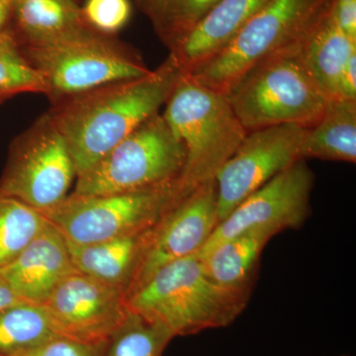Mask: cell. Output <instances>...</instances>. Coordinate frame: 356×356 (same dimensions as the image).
<instances>
[{"label":"cell","instance_id":"15","mask_svg":"<svg viewBox=\"0 0 356 356\" xmlns=\"http://www.w3.org/2000/svg\"><path fill=\"white\" fill-rule=\"evenodd\" d=\"M269 1L219 0L170 55L185 74H191L221 53Z\"/></svg>","mask_w":356,"mask_h":356},{"label":"cell","instance_id":"11","mask_svg":"<svg viewBox=\"0 0 356 356\" xmlns=\"http://www.w3.org/2000/svg\"><path fill=\"white\" fill-rule=\"evenodd\" d=\"M306 129L286 124L248 133L215 177L219 222L248 196L302 159Z\"/></svg>","mask_w":356,"mask_h":356},{"label":"cell","instance_id":"29","mask_svg":"<svg viewBox=\"0 0 356 356\" xmlns=\"http://www.w3.org/2000/svg\"><path fill=\"white\" fill-rule=\"evenodd\" d=\"M339 98L356 102V53L351 55L344 65L339 81Z\"/></svg>","mask_w":356,"mask_h":356},{"label":"cell","instance_id":"19","mask_svg":"<svg viewBox=\"0 0 356 356\" xmlns=\"http://www.w3.org/2000/svg\"><path fill=\"white\" fill-rule=\"evenodd\" d=\"M301 158L355 163L356 102L329 99L317 123L306 129Z\"/></svg>","mask_w":356,"mask_h":356},{"label":"cell","instance_id":"18","mask_svg":"<svg viewBox=\"0 0 356 356\" xmlns=\"http://www.w3.org/2000/svg\"><path fill=\"white\" fill-rule=\"evenodd\" d=\"M325 10L302 40L301 56L309 74L325 97L336 99L344 65L356 53V40L332 24Z\"/></svg>","mask_w":356,"mask_h":356},{"label":"cell","instance_id":"16","mask_svg":"<svg viewBox=\"0 0 356 356\" xmlns=\"http://www.w3.org/2000/svg\"><path fill=\"white\" fill-rule=\"evenodd\" d=\"M152 228L103 242L76 245L67 241L74 268L127 295Z\"/></svg>","mask_w":356,"mask_h":356},{"label":"cell","instance_id":"12","mask_svg":"<svg viewBox=\"0 0 356 356\" xmlns=\"http://www.w3.org/2000/svg\"><path fill=\"white\" fill-rule=\"evenodd\" d=\"M313 186L314 173L305 159H300L238 204L217 225L197 254H206L218 243L252 229L278 234L299 228L310 214Z\"/></svg>","mask_w":356,"mask_h":356},{"label":"cell","instance_id":"22","mask_svg":"<svg viewBox=\"0 0 356 356\" xmlns=\"http://www.w3.org/2000/svg\"><path fill=\"white\" fill-rule=\"evenodd\" d=\"M58 337L42 305L20 304L0 312V356L32 348Z\"/></svg>","mask_w":356,"mask_h":356},{"label":"cell","instance_id":"10","mask_svg":"<svg viewBox=\"0 0 356 356\" xmlns=\"http://www.w3.org/2000/svg\"><path fill=\"white\" fill-rule=\"evenodd\" d=\"M58 337L88 346H106L130 316L125 294L74 271L42 305Z\"/></svg>","mask_w":356,"mask_h":356},{"label":"cell","instance_id":"28","mask_svg":"<svg viewBox=\"0 0 356 356\" xmlns=\"http://www.w3.org/2000/svg\"><path fill=\"white\" fill-rule=\"evenodd\" d=\"M325 15L346 36L356 40V0H330Z\"/></svg>","mask_w":356,"mask_h":356},{"label":"cell","instance_id":"20","mask_svg":"<svg viewBox=\"0 0 356 356\" xmlns=\"http://www.w3.org/2000/svg\"><path fill=\"white\" fill-rule=\"evenodd\" d=\"M276 234L269 229H252L218 243L198 255L211 280L222 286L250 288L262 250Z\"/></svg>","mask_w":356,"mask_h":356},{"label":"cell","instance_id":"4","mask_svg":"<svg viewBox=\"0 0 356 356\" xmlns=\"http://www.w3.org/2000/svg\"><path fill=\"white\" fill-rule=\"evenodd\" d=\"M20 49L43 77L44 95L51 104L103 84L137 79L151 72L133 47L116 35L102 34L90 27L51 43Z\"/></svg>","mask_w":356,"mask_h":356},{"label":"cell","instance_id":"9","mask_svg":"<svg viewBox=\"0 0 356 356\" xmlns=\"http://www.w3.org/2000/svg\"><path fill=\"white\" fill-rule=\"evenodd\" d=\"M74 178L76 166L67 142L46 112L11 144L0 178V196L43 212L67 197Z\"/></svg>","mask_w":356,"mask_h":356},{"label":"cell","instance_id":"7","mask_svg":"<svg viewBox=\"0 0 356 356\" xmlns=\"http://www.w3.org/2000/svg\"><path fill=\"white\" fill-rule=\"evenodd\" d=\"M185 165L184 144L159 112L76 177L72 193L103 195L153 188L181 179Z\"/></svg>","mask_w":356,"mask_h":356},{"label":"cell","instance_id":"33","mask_svg":"<svg viewBox=\"0 0 356 356\" xmlns=\"http://www.w3.org/2000/svg\"><path fill=\"white\" fill-rule=\"evenodd\" d=\"M343 356H348V355H343Z\"/></svg>","mask_w":356,"mask_h":356},{"label":"cell","instance_id":"14","mask_svg":"<svg viewBox=\"0 0 356 356\" xmlns=\"http://www.w3.org/2000/svg\"><path fill=\"white\" fill-rule=\"evenodd\" d=\"M77 271L67 240L50 222L26 245L0 275L24 303L43 305L65 276Z\"/></svg>","mask_w":356,"mask_h":356},{"label":"cell","instance_id":"2","mask_svg":"<svg viewBox=\"0 0 356 356\" xmlns=\"http://www.w3.org/2000/svg\"><path fill=\"white\" fill-rule=\"evenodd\" d=\"M250 288H232L211 280L197 254L159 270L127 298L129 310L184 337L231 325L242 314Z\"/></svg>","mask_w":356,"mask_h":356},{"label":"cell","instance_id":"17","mask_svg":"<svg viewBox=\"0 0 356 356\" xmlns=\"http://www.w3.org/2000/svg\"><path fill=\"white\" fill-rule=\"evenodd\" d=\"M88 26L77 0H14L8 31L20 47L57 41Z\"/></svg>","mask_w":356,"mask_h":356},{"label":"cell","instance_id":"34","mask_svg":"<svg viewBox=\"0 0 356 356\" xmlns=\"http://www.w3.org/2000/svg\"><path fill=\"white\" fill-rule=\"evenodd\" d=\"M77 1H79V0H77Z\"/></svg>","mask_w":356,"mask_h":356},{"label":"cell","instance_id":"31","mask_svg":"<svg viewBox=\"0 0 356 356\" xmlns=\"http://www.w3.org/2000/svg\"><path fill=\"white\" fill-rule=\"evenodd\" d=\"M14 0H0V35L8 31L13 18Z\"/></svg>","mask_w":356,"mask_h":356},{"label":"cell","instance_id":"32","mask_svg":"<svg viewBox=\"0 0 356 356\" xmlns=\"http://www.w3.org/2000/svg\"><path fill=\"white\" fill-rule=\"evenodd\" d=\"M4 102V100L0 99V103Z\"/></svg>","mask_w":356,"mask_h":356},{"label":"cell","instance_id":"21","mask_svg":"<svg viewBox=\"0 0 356 356\" xmlns=\"http://www.w3.org/2000/svg\"><path fill=\"white\" fill-rule=\"evenodd\" d=\"M219 0H134L161 43L172 51Z\"/></svg>","mask_w":356,"mask_h":356},{"label":"cell","instance_id":"13","mask_svg":"<svg viewBox=\"0 0 356 356\" xmlns=\"http://www.w3.org/2000/svg\"><path fill=\"white\" fill-rule=\"evenodd\" d=\"M218 222L214 179L196 187L154 225L126 299L161 267L197 254Z\"/></svg>","mask_w":356,"mask_h":356},{"label":"cell","instance_id":"5","mask_svg":"<svg viewBox=\"0 0 356 356\" xmlns=\"http://www.w3.org/2000/svg\"><path fill=\"white\" fill-rule=\"evenodd\" d=\"M165 105L163 118L186 151L182 179L191 188L214 180L248 135L228 97L185 74Z\"/></svg>","mask_w":356,"mask_h":356},{"label":"cell","instance_id":"27","mask_svg":"<svg viewBox=\"0 0 356 356\" xmlns=\"http://www.w3.org/2000/svg\"><path fill=\"white\" fill-rule=\"evenodd\" d=\"M106 346H88L55 337L32 348L6 356H103Z\"/></svg>","mask_w":356,"mask_h":356},{"label":"cell","instance_id":"8","mask_svg":"<svg viewBox=\"0 0 356 356\" xmlns=\"http://www.w3.org/2000/svg\"><path fill=\"white\" fill-rule=\"evenodd\" d=\"M329 1L270 0L221 53L188 74L226 95L254 65L303 39Z\"/></svg>","mask_w":356,"mask_h":356},{"label":"cell","instance_id":"24","mask_svg":"<svg viewBox=\"0 0 356 356\" xmlns=\"http://www.w3.org/2000/svg\"><path fill=\"white\" fill-rule=\"evenodd\" d=\"M173 337L163 325L131 312L125 324L107 343L103 356H161Z\"/></svg>","mask_w":356,"mask_h":356},{"label":"cell","instance_id":"25","mask_svg":"<svg viewBox=\"0 0 356 356\" xmlns=\"http://www.w3.org/2000/svg\"><path fill=\"white\" fill-rule=\"evenodd\" d=\"M21 93H46L43 77L28 62L10 32L0 35V99Z\"/></svg>","mask_w":356,"mask_h":356},{"label":"cell","instance_id":"30","mask_svg":"<svg viewBox=\"0 0 356 356\" xmlns=\"http://www.w3.org/2000/svg\"><path fill=\"white\" fill-rule=\"evenodd\" d=\"M20 304L26 303L16 296L10 285L0 275V312Z\"/></svg>","mask_w":356,"mask_h":356},{"label":"cell","instance_id":"3","mask_svg":"<svg viewBox=\"0 0 356 356\" xmlns=\"http://www.w3.org/2000/svg\"><path fill=\"white\" fill-rule=\"evenodd\" d=\"M302 40L254 65L226 93L248 133L286 124L310 128L324 113L329 99L304 64Z\"/></svg>","mask_w":356,"mask_h":356},{"label":"cell","instance_id":"26","mask_svg":"<svg viewBox=\"0 0 356 356\" xmlns=\"http://www.w3.org/2000/svg\"><path fill=\"white\" fill-rule=\"evenodd\" d=\"M131 0H86L81 6L86 24L105 35H116L132 16Z\"/></svg>","mask_w":356,"mask_h":356},{"label":"cell","instance_id":"6","mask_svg":"<svg viewBox=\"0 0 356 356\" xmlns=\"http://www.w3.org/2000/svg\"><path fill=\"white\" fill-rule=\"evenodd\" d=\"M194 189L181 178L143 191L103 195L72 193L55 207L40 213L65 240L88 245L152 228Z\"/></svg>","mask_w":356,"mask_h":356},{"label":"cell","instance_id":"1","mask_svg":"<svg viewBox=\"0 0 356 356\" xmlns=\"http://www.w3.org/2000/svg\"><path fill=\"white\" fill-rule=\"evenodd\" d=\"M184 74L170 54L146 76L103 84L51 104L47 113L64 136L76 177L159 113Z\"/></svg>","mask_w":356,"mask_h":356},{"label":"cell","instance_id":"23","mask_svg":"<svg viewBox=\"0 0 356 356\" xmlns=\"http://www.w3.org/2000/svg\"><path fill=\"white\" fill-rule=\"evenodd\" d=\"M48 220L19 200L0 196V268L10 264Z\"/></svg>","mask_w":356,"mask_h":356}]
</instances>
